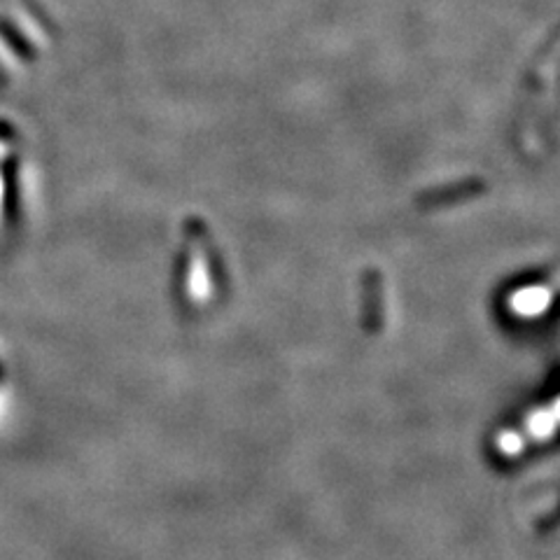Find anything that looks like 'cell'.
<instances>
[{
    "mask_svg": "<svg viewBox=\"0 0 560 560\" xmlns=\"http://www.w3.org/2000/svg\"><path fill=\"white\" fill-rule=\"evenodd\" d=\"M551 304V290L549 288H525L512 294V311L521 318H535V315L545 313Z\"/></svg>",
    "mask_w": 560,
    "mask_h": 560,
    "instance_id": "cell-1",
    "label": "cell"
}]
</instances>
